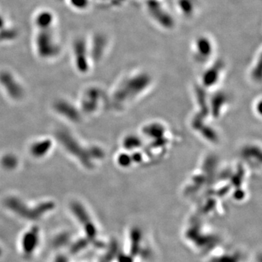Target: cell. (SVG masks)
<instances>
[{
  "label": "cell",
  "mask_w": 262,
  "mask_h": 262,
  "mask_svg": "<svg viewBox=\"0 0 262 262\" xmlns=\"http://www.w3.org/2000/svg\"><path fill=\"white\" fill-rule=\"evenodd\" d=\"M5 205L10 211L14 212L19 216L29 220H36L41 218L46 213L52 211L55 206L53 202H45L34 208H30L21 200L15 196L7 198Z\"/></svg>",
  "instance_id": "cell-1"
},
{
  "label": "cell",
  "mask_w": 262,
  "mask_h": 262,
  "mask_svg": "<svg viewBox=\"0 0 262 262\" xmlns=\"http://www.w3.org/2000/svg\"><path fill=\"white\" fill-rule=\"evenodd\" d=\"M56 137L60 143L69 152L76 157L86 168H92L93 162L89 149L81 146L72 134L65 129H61L57 132Z\"/></svg>",
  "instance_id": "cell-2"
},
{
  "label": "cell",
  "mask_w": 262,
  "mask_h": 262,
  "mask_svg": "<svg viewBox=\"0 0 262 262\" xmlns=\"http://www.w3.org/2000/svg\"><path fill=\"white\" fill-rule=\"evenodd\" d=\"M41 237L37 227H33L22 234L20 241V251L26 257H32L40 244Z\"/></svg>",
  "instance_id": "cell-3"
},
{
  "label": "cell",
  "mask_w": 262,
  "mask_h": 262,
  "mask_svg": "<svg viewBox=\"0 0 262 262\" xmlns=\"http://www.w3.org/2000/svg\"><path fill=\"white\" fill-rule=\"evenodd\" d=\"M70 207L71 211L83 227L88 237H94L97 233V229L83 205L81 204L80 202L74 201L71 203Z\"/></svg>",
  "instance_id": "cell-4"
},
{
  "label": "cell",
  "mask_w": 262,
  "mask_h": 262,
  "mask_svg": "<svg viewBox=\"0 0 262 262\" xmlns=\"http://www.w3.org/2000/svg\"><path fill=\"white\" fill-rule=\"evenodd\" d=\"M0 83L6 90L10 97L13 99L18 100L23 97V88L9 72H2L0 73Z\"/></svg>",
  "instance_id": "cell-5"
},
{
  "label": "cell",
  "mask_w": 262,
  "mask_h": 262,
  "mask_svg": "<svg viewBox=\"0 0 262 262\" xmlns=\"http://www.w3.org/2000/svg\"><path fill=\"white\" fill-rule=\"evenodd\" d=\"M54 108L57 113L61 114L71 121L79 122L80 120L81 116L78 110L67 101L63 100L57 101L54 103Z\"/></svg>",
  "instance_id": "cell-6"
},
{
  "label": "cell",
  "mask_w": 262,
  "mask_h": 262,
  "mask_svg": "<svg viewBox=\"0 0 262 262\" xmlns=\"http://www.w3.org/2000/svg\"><path fill=\"white\" fill-rule=\"evenodd\" d=\"M99 93L97 89H91L88 91L82 101V110L84 113H93L97 106Z\"/></svg>",
  "instance_id": "cell-7"
},
{
  "label": "cell",
  "mask_w": 262,
  "mask_h": 262,
  "mask_svg": "<svg viewBox=\"0 0 262 262\" xmlns=\"http://www.w3.org/2000/svg\"><path fill=\"white\" fill-rule=\"evenodd\" d=\"M194 48L196 54H199L202 57L211 56L213 51V44L211 40L207 37H202L198 39L194 43Z\"/></svg>",
  "instance_id": "cell-8"
},
{
  "label": "cell",
  "mask_w": 262,
  "mask_h": 262,
  "mask_svg": "<svg viewBox=\"0 0 262 262\" xmlns=\"http://www.w3.org/2000/svg\"><path fill=\"white\" fill-rule=\"evenodd\" d=\"M52 141L50 139L37 141L31 147V153L35 158H42L51 149Z\"/></svg>",
  "instance_id": "cell-9"
},
{
  "label": "cell",
  "mask_w": 262,
  "mask_h": 262,
  "mask_svg": "<svg viewBox=\"0 0 262 262\" xmlns=\"http://www.w3.org/2000/svg\"><path fill=\"white\" fill-rule=\"evenodd\" d=\"M18 160L13 154L5 155L1 160V165L5 170H13L18 166Z\"/></svg>",
  "instance_id": "cell-10"
},
{
  "label": "cell",
  "mask_w": 262,
  "mask_h": 262,
  "mask_svg": "<svg viewBox=\"0 0 262 262\" xmlns=\"http://www.w3.org/2000/svg\"><path fill=\"white\" fill-rule=\"evenodd\" d=\"M53 262H70L69 261L68 258L64 255H58L56 258H54Z\"/></svg>",
  "instance_id": "cell-11"
},
{
  "label": "cell",
  "mask_w": 262,
  "mask_h": 262,
  "mask_svg": "<svg viewBox=\"0 0 262 262\" xmlns=\"http://www.w3.org/2000/svg\"><path fill=\"white\" fill-rule=\"evenodd\" d=\"M3 248L1 247V246H0V258L2 257V256H3Z\"/></svg>",
  "instance_id": "cell-12"
}]
</instances>
